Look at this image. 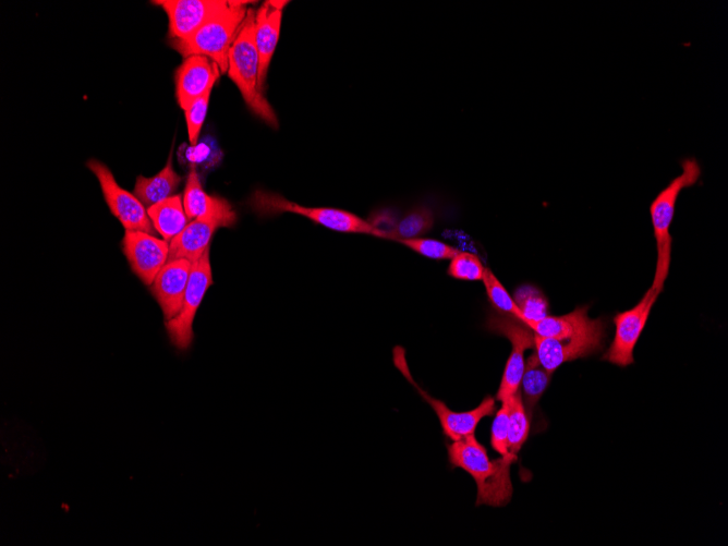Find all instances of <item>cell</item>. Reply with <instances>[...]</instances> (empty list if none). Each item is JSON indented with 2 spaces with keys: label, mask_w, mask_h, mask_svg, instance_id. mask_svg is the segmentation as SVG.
I'll use <instances>...</instances> for the list:
<instances>
[{
  "label": "cell",
  "mask_w": 728,
  "mask_h": 546,
  "mask_svg": "<svg viewBox=\"0 0 728 546\" xmlns=\"http://www.w3.org/2000/svg\"><path fill=\"white\" fill-rule=\"evenodd\" d=\"M447 452L450 464L464 470L475 481L476 506L503 507L511 500L510 468L517 454L508 453L492 460L474 434L452 441L447 446Z\"/></svg>",
  "instance_id": "obj_1"
},
{
  "label": "cell",
  "mask_w": 728,
  "mask_h": 546,
  "mask_svg": "<svg viewBox=\"0 0 728 546\" xmlns=\"http://www.w3.org/2000/svg\"><path fill=\"white\" fill-rule=\"evenodd\" d=\"M227 73L238 86L248 109L268 125L278 128L277 116L259 86V59L255 45L253 9H248L242 27L230 47Z\"/></svg>",
  "instance_id": "obj_2"
},
{
  "label": "cell",
  "mask_w": 728,
  "mask_h": 546,
  "mask_svg": "<svg viewBox=\"0 0 728 546\" xmlns=\"http://www.w3.org/2000/svg\"><path fill=\"white\" fill-rule=\"evenodd\" d=\"M248 1H230L229 7L208 20L185 39H170V46L183 58L204 56L215 61L221 73L228 72V54L246 17Z\"/></svg>",
  "instance_id": "obj_3"
},
{
  "label": "cell",
  "mask_w": 728,
  "mask_h": 546,
  "mask_svg": "<svg viewBox=\"0 0 728 546\" xmlns=\"http://www.w3.org/2000/svg\"><path fill=\"white\" fill-rule=\"evenodd\" d=\"M682 171L675 177L652 201L650 216L656 242V270L652 288L662 292L669 272L671 260L670 226L675 215L676 203L681 191L694 185L701 177V167L693 158L681 162Z\"/></svg>",
  "instance_id": "obj_4"
},
{
  "label": "cell",
  "mask_w": 728,
  "mask_h": 546,
  "mask_svg": "<svg viewBox=\"0 0 728 546\" xmlns=\"http://www.w3.org/2000/svg\"><path fill=\"white\" fill-rule=\"evenodd\" d=\"M252 206L260 215L291 213L303 216L330 230L344 233H362L387 239V233L355 214L331 207H307L291 202L280 194L257 190Z\"/></svg>",
  "instance_id": "obj_5"
},
{
  "label": "cell",
  "mask_w": 728,
  "mask_h": 546,
  "mask_svg": "<svg viewBox=\"0 0 728 546\" xmlns=\"http://www.w3.org/2000/svg\"><path fill=\"white\" fill-rule=\"evenodd\" d=\"M211 283L213 276L208 248L201 258L192 263L181 311L175 317L165 323L170 342L181 351L187 350L193 342V321Z\"/></svg>",
  "instance_id": "obj_6"
},
{
  "label": "cell",
  "mask_w": 728,
  "mask_h": 546,
  "mask_svg": "<svg viewBox=\"0 0 728 546\" xmlns=\"http://www.w3.org/2000/svg\"><path fill=\"white\" fill-rule=\"evenodd\" d=\"M487 328L506 337L512 345L496 395V399L502 402L510 399L520 388L525 366L524 352L534 347V332L517 318L505 314L490 315Z\"/></svg>",
  "instance_id": "obj_7"
},
{
  "label": "cell",
  "mask_w": 728,
  "mask_h": 546,
  "mask_svg": "<svg viewBox=\"0 0 728 546\" xmlns=\"http://www.w3.org/2000/svg\"><path fill=\"white\" fill-rule=\"evenodd\" d=\"M87 167L97 177L109 209L124 229L154 234L156 229L143 203L117 183L109 168L96 159L87 161Z\"/></svg>",
  "instance_id": "obj_8"
},
{
  "label": "cell",
  "mask_w": 728,
  "mask_h": 546,
  "mask_svg": "<svg viewBox=\"0 0 728 546\" xmlns=\"http://www.w3.org/2000/svg\"><path fill=\"white\" fill-rule=\"evenodd\" d=\"M658 295L659 292L651 287L635 306L614 317L615 336L608 351L603 356L604 360L618 366H628L634 362L635 344Z\"/></svg>",
  "instance_id": "obj_9"
},
{
  "label": "cell",
  "mask_w": 728,
  "mask_h": 546,
  "mask_svg": "<svg viewBox=\"0 0 728 546\" xmlns=\"http://www.w3.org/2000/svg\"><path fill=\"white\" fill-rule=\"evenodd\" d=\"M236 215L227 201L214 213L190 221L169 244V259L185 258L194 263L209 248V242L220 227H231Z\"/></svg>",
  "instance_id": "obj_10"
},
{
  "label": "cell",
  "mask_w": 728,
  "mask_h": 546,
  "mask_svg": "<svg viewBox=\"0 0 728 546\" xmlns=\"http://www.w3.org/2000/svg\"><path fill=\"white\" fill-rule=\"evenodd\" d=\"M605 325L591 331L566 338H547L534 333V347L539 364L551 373L561 364L585 357L603 348Z\"/></svg>",
  "instance_id": "obj_11"
},
{
  "label": "cell",
  "mask_w": 728,
  "mask_h": 546,
  "mask_svg": "<svg viewBox=\"0 0 728 546\" xmlns=\"http://www.w3.org/2000/svg\"><path fill=\"white\" fill-rule=\"evenodd\" d=\"M122 251L132 271L144 284H151L169 258L168 241L144 231L125 230Z\"/></svg>",
  "instance_id": "obj_12"
},
{
  "label": "cell",
  "mask_w": 728,
  "mask_h": 546,
  "mask_svg": "<svg viewBox=\"0 0 728 546\" xmlns=\"http://www.w3.org/2000/svg\"><path fill=\"white\" fill-rule=\"evenodd\" d=\"M169 20V39H185L229 7V0H157Z\"/></svg>",
  "instance_id": "obj_13"
},
{
  "label": "cell",
  "mask_w": 728,
  "mask_h": 546,
  "mask_svg": "<svg viewBox=\"0 0 728 546\" xmlns=\"http://www.w3.org/2000/svg\"><path fill=\"white\" fill-rule=\"evenodd\" d=\"M404 376L409 379L415 389L421 393L422 398L426 400L438 416L444 434L452 441L459 440L465 436L472 435L475 432L480 421L485 416H490L496 411L495 398L486 396L482 402L470 411L456 412L447 407L441 400L430 397L427 392L422 390L413 380L405 367Z\"/></svg>",
  "instance_id": "obj_14"
},
{
  "label": "cell",
  "mask_w": 728,
  "mask_h": 546,
  "mask_svg": "<svg viewBox=\"0 0 728 546\" xmlns=\"http://www.w3.org/2000/svg\"><path fill=\"white\" fill-rule=\"evenodd\" d=\"M221 71L218 64L204 56H190L174 71L175 97L185 109L201 96L211 93Z\"/></svg>",
  "instance_id": "obj_15"
},
{
  "label": "cell",
  "mask_w": 728,
  "mask_h": 546,
  "mask_svg": "<svg viewBox=\"0 0 728 546\" xmlns=\"http://www.w3.org/2000/svg\"><path fill=\"white\" fill-rule=\"evenodd\" d=\"M191 268L192 263L185 258L169 259L151 283V292L166 320L181 311Z\"/></svg>",
  "instance_id": "obj_16"
},
{
  "label": "cell",
  "mask_w": 728,
  "mask_h": 546,
  "mask_svg": "<svg viewBox=\"0 0 728 546\" xmlns=\"http://www.w3.org/2000/svg\"><path fill=\"white\" fill-rule=\"evenodd\" d=\"M288 1H265L255 11V45L259 59V86L264 92V85L271 58L278 44L282 10Z\"/></svg>",
  "instance_id": "obj_17"
},
{
  "label": "cell",
  "mask_w": 728,
  "mask_h": 546,
  "mask_svg": "<svg viewBox=\"0 0 728 546\" xmlns=\"http://www.w3.org/2000/svg\"><path fill=\"white\" fill-rule=\"evenodd\" d=\"M604 325L600 318L592 319L589 317L586 306H580L566 315H547L539 320L529 323L526 326L537 336L560 339L591 331Z\"/></svg>",
  "instance_id": "obj_18"
},
{
  "label": "cell",
  "mask_w": 728,
  "mask_h": 546,
  "mask_svg": "<svg viewBox=\"0 0 728 546\" xmlns=\"http://www.w3.org/2000/svg\"><path fill=\"white\" fill-rule=\"evenodd\" d=\"M180 182L181 177L173 169L170 153L166 166L156 175L136 178L134 195L148 208L172 196Z\"/></svg>",
  "instance_id": "obj_19"
},
{
  "label": "cell",
  "mask_w": 728,
  "mask_h": 546,
  "mask_svg": "<svg viewBox=\"0 0 728 546\" xmlns=\"http://www.w3.org/2000/svg\"><path fill=\"white\" fill-rule=\"evenodd\" d=\"M147 214L163 240L171 241L189 223L183 201L179 195L170 196L147 208Z\"/></svg>",
  "instance_id": "obj_20"
},
{
  "label": "cell",
  "mask_w": 728,
  "mask_h": 546,
  "mask_svg": "<svg viewBox=\"0 0 728 546\" xmlns=\"http://www.w3.org/2000/svg\"><path fill=\"white\" fill-rule=\"evenodd\" d=\"M182 201L189 219L207 216L227 202L222 197L208 195L204 191L195 163H191Z\"/></svg>",
  "instance_id": "obj_21"
},
{
  "label": "cell",
  "mask_w": 728,
  "mask_h": 546,
  "mask_svg": "<svg viewBox=\"0 0 728 546\" xmlns=\"http://www.w3.org/2000/svg\"><path fill=\"white\" fill-rule=\"evenodd\" d=\"M550 377L551 373L543 368L536 353H533L525 362L520 383L521 389L519 388L529 418H531L533 408L546 390Z\"/></svg>",
  "instance_id": "obj_22"
},
{
  "label": "cell",
  "mask_w": 728,
  "mask_h": 546,
  "mask_svg": "<svg viewBox=\"0 0 728 546\" xmlns=\"http://www.w3.org/2000/svg\"><path fill=\"white\" fill-rule=\"evenodd\" d=\"M434 226V214L426 206H420L405 215L389 232L388 239L403 240L421 238Z\"/></svg>",
  "instance_id": "obj_23"
},
{
  "label": "cell",
  "mask_w": 728,
  "mask_h": 546,
  "mask_svg": "<svg viewBox=\"0 0 728 546\" xmlns=\"http://www.w3.org/2000/svg\"><path fill=\"white\" fill-rule=\"evenodd\" d=\"M512 299L521 313V323L524 325L539 320L548 315L547 298L538 288L532 284L519 287Z\"/></svg>",
  "instance_id": "obj_24"
},
{
  "label": "cell",
  "mask_w": 728,
  "mask_h": 546,
  "mask_svg": "<svg viewBox=\"0 0 728 546\" xmlns=\"http://www.w3.org/2000/svg\"><path fill=\"white\" fill-rule=\"evenodd\" d=\"M530 418L521 397L520 389L510 399L508 422V450L517 454L529 435Z\"/></svg>",
  "instance_id": "obj_25"
},
{
  "label": "cell",
  "mask_w": 728,
  "mask_h": 546,
  "mask_svg": "<svg viewBox=\"0 0 728 546\" xmlns=\"http://www.w3.org/2000/svg\"><path fill=\"white\" fill-rule=\"evenodd\" d=\"M482 281L484 283L488 300L494 305V307H496L500 314L512 316L521 321V313L512 296H510L506 288L487 267H485Z\"/></svg>",
  "instance_id": "obj_26"
},
{
  "label": "cell",
  "mask_w": 728,
  "mask_h": 546,
  "mask_svg": "<svg viewBox=\"0 0 728 546\" xmlns=\"http://www.w3.org/2000/svg\"><path fill=\"white\" fill-rule=\"evenodd\" d=\"M484 270L485 267L477 255L460 251L450 259L448 275L464 281H482Z\"/></svg>",
  "instance_id": "obj_27"
},
{
  "label": "cell",
  "mask_w": 728,
  "mask_h": 546,
  "mask_svg": "<svg viewBox=\"0 0 728 546\" xmlns=\"http://www.w3.org/2000/svg\"><path fill=\"white\" fill-rule=\"evenodd\" d=\"M413 252L432 259H451L460 250L442 241L428 238H413L399 240Z\"/></svg>",
  "instance_id": "obj_28"
},
{
  "label": "cell",
  "mask_w": 728,
  "mask_h": 546,
  "mask_svg": "<svg viewBox=\"0 0 728 546\" xmlns=\"http://www.w3.org/2000/svg\"><path fill=\"white\" fill-rule=\"evenodd\" d=\"M209 97L210 93H207L184 109L189 141L193 147L197 145L198 135L207 113Z\"/></svg>",
  "instance_id": "obj_29"
},
{
  "label": "cell",
  "mask_w": 728,
  "mask_h": 546,
  "mask_svg": "<svg viewBox=\"0 0 728 546\" xmlns=\"http://www.w3.org/2000/svg\"><path fill=\"white\" fill-rule=\"evenodd\" d=\"M511 399V398H510ZM510 399L501 402V408L497 411L490 432V446L501 456H506L508 450V422Z\"/></svg>",
  "instance_id": "obj_30"
}]
</instances>
